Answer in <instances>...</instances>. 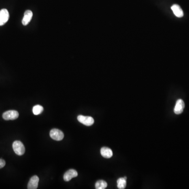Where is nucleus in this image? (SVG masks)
<instances>
[{
	"mask_svg": "<svg viewBox=\"0 0 189 189\" xmlns=\"http://www.w3.org/2000/svg\"><path fill=\"white\" fill-rule=\"evenodd\" d=\"M77 120H78L79 122L87 125V126H90L94 124V119L90 116H85L82 115H79L77 117Z\"/></svg>",
	"mask_w": 189,
	"mask_h": 189,
	"instance_id": "obj_3",
	"label": "nucleus"
},
{
	"mask_svg": "<svg viewBox=\"0 0 189 189\" xmlns=\"http://www.w3.org/2000/svg\"><path fill=\"white\" fill-rule=\"evenodd\" d=\"M101 154L105 158H111L113 155V152L111 149L107 147H103L100 150Z\"/></svg>",
	"mask_w": 189,
	"mask_h": 189,
	"instance_id": "obj_11",
	"label": "nucleus"
},
{
	"mask_svg": "<svg viewBox=\"0 0 189 189\" xmlns=\"http://www.w3.org/2000/svg\"><path fill=\"white\" fill-rule=\"evenodd\" d=\"M107 187V182L104 180H99L95 184L96 189H105Z\"/></svg>",
	"mask_w": 189,
	"mask_h": 189,
	"instance_id": "obj_13",
	"label": "nucleus"
},
{
	"mask_svg": "<svg viewBox=\"0 0 189 189\" xmlns=\"http://www.w3.org/2000/svg\"><path fill=\"white\" fill-rule=\"evenodd\" d=\"M43 107L41 105H36L33 108V112L35 115H38L43 112Z\"/></svg>",
	"mask_w": 189,
	"mask_h": 189,
	"instance_id": "obj_14",
	"label": "nucleus"
},
{
	"mask_svg": "<svg viewBox=\"0 0 189 189\" xmlns=\"http://www.w3.org/2000/svg\"><path fill=\"white\" fill-rule=\"evenodd\" d=\"M13 149L15 154L19 155L24 154L25 151L24 146L20 141H15L13 142Z\"/></svg>",
	"mask_w": 189,
	"mask_h": 189,
	"instance_id": "obj_1",
	"label": "nucleus"
},
{
	"mask_svg": "<svg viewBox=\"0 0 189 189\" xmlns=\"http://www.w3.org/2000/svg\"><path fill=\"white\" fill-rule=\"evenodd\" d=\"M50 137L55 140L60 141L64 138V135L61 130L57 129H53L49 133Z\"/></svg>",
	"mask_w": 189,
	"mask_h": 189,
	"instance_id": "obj_2",
	"label": "nucleus"
},
{
	"mask_svg": "<svg viewBox=\"0 0 189 189\" xmlns=\"http://www.w3.org/2000/svg\"><path fill=\"white\" fill-rule=\"evenodd\" d=\"M185 107V104L184 100L182 99H178L174 109V112L176 114H180L182 113Z\"/></svg>",
	"mask_w": 189,
	"mask_h": 189,
	"instance_id": "obj_6",
	"label": "nucleus"
},
{
	"mask_svg": "<svg viewBox=\"0 0 189 189\" xmlns=\"http://www.w3.org/2000/svg\"><path fill=\"white\" fill-rule=\"evenodd\" d=\"M78 176L77 171L74 169H70L65 173L64 175V180L65 181H69L71 179L75 178Z\"/></svg>",
	"mask_w": 189,
	"mask_h": 189,
	"instance_id": "obj_8",
	"label": "nucleus"
},
{
	"mask_svg": "<svg viewBox=\"0 0 189 189\" xmlns=\"http://www.w3.org/2000/svg\"><path fill=\"white\" fill-rule=\"evenodd\" d=\"M39 178L37 176H34L31 178L27 185L28 189H36L38 187Z\"/></svg>",
	"mask_w": 189,
	"mask_h": 189,
	"instance_id": "obj_7",
	"label": "nucleus"
},
{
	"mask_svg": "<svg viewBox=\"0 0 189 189\" xmlns=\"http://www.w3.org/2000/svg\"><path fill=\"white\" fill-rule=\"evenodd\" d=\"M19 114L17 111H9L3 113V118L4 120H15L19 117Z\"/></svg>",
	"mask_w": 189,
	"mask_h": 189,
	"instance_id": "obj_4",
	"label": "nucleus"
},
{
	"mask_svg": "<svg viewBox=\"0 0 189 189\" xmlns=\"http://www.w3.org/2000/svg\"><path fill=\"white\" fill-rule=\"evenodd\" d=\"M171 9L176 17H182L184 16V12L178 4H174L171 6Z\"/></svg>",
	"mask_w": 189,
	"mask_h": 189,
	"instance_id": "obj_10",
	"label": "nucleus"
},
{
	"mask_svg": "<svg viewBox=\"0 0 189 189\" xmlns=\"http://www.w3.org/2000/svg\"><path fill=\"white\" fill-rule=\"evenodd\" d=\"M9 13L7 9H1L0 11V26L5 24L9 20Z\"/></svg>",
	"mask_w": 189,
	"mask_h": 189,
	"instance_id": "obj_5",
	"label": "nucleus"
},
{
	"mask_svg": "<svg viewBox=\"0 0 189 189\" xmlns=\"http://www.w3.org/2000/svg\"><path fill=\"white\" fill-rule=\"evenodd\" d=\"M5 165V161L3 159H0V169L3 168Z\"/></svg>",
	"mask_w": 189,
	"mask_h": 189,
	"instance_id": "obj_15",
	"label": "nucleus"
},
{
	"mask_svg": "<svg viewBox=\"0 0 189 189\" xmlns=\"http://www.w3.org/2000/svg\"><path fill=\"white\" fill-rule=\"evenodd\" d=\"M33 16V13L31 10H27L25 12L24 17L23 18L22 24L23 25L26 26L30 22Z\"/></svg>",
	"mask_w": 189,
	"mask_h": 189,
	"instance_id": "obj_9",
	"label": "nucleus"
},
{
	"mask_svg": "<svg viewBox=\"0 0 189 189\" xmlns=\"http://www.w3.org/2000/svg\"><path fill=\"white\" fill-rule=\"evenodd\" d=\"M127 177L125 176L124 178H120L117 180V187L118 189H124L126 187L127 183H126Z\"/></svg>",
	"mask_w": 189,
	"mask_h": 189,
	"instance_id": "obj_12",
	"label": "nucleus"
}]
</instances>
